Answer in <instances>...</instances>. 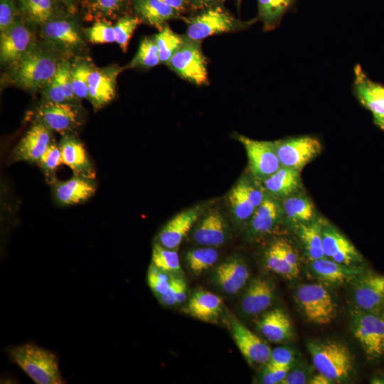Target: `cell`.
I'll return each instance as SVG.
<instances>
[{"instance_id": "25", "label": "cell", "mask_w": 384, "mask_h": 384, "mask_svg": "<svg viewBox=\"0 0 384 384\" xmlns=\"http://www.w3.org/2000/svg\"><path fill=\"white\" fill-rule=\"evenodd\" d=\"M199 215L198 208L185 210L172 218L159 232L157 243L176 250L196 223Z\"/></svg>"}, {"instance_id": "40", "label": "cell", "mask_w": 384, "mask_h": 384, "mask_svg": "<svg viewBox=\"0 0 384 384\" xmlns=\"http://www.w3.org/2000/svg\"><path fill=\"white\" fill-rule=\"evenodd\" d=\"M161 63L159 48L154 37H146L141 41L138 50L128 68H153Z\"/></svg>"}, {"instance_id": "11", "label": "cell", "mask_w": 384, "mask_h": 384, "mask_svg": "<svg viewBox=\"0 0 384 384\" xmlns=\"http://www.w3.org/2000/svg\"><path fill=\"white\" fill-rule=\"evenodd\" d=\"M236 139L243 145L249 171L257 181H263L281 166L273 142L255 140L241 134H236Z\"/></svg>"}, {"instance_id": "35", "label": "cell", "mask_w": 384, "mask_h": 384, "mask_svg": "<svg viewBox=\"0 0 384 384\" xmlns=\"http://www.w3.org/2000/svg\"><path fill=\"white\" fill-rule=\"evenodd\" d=\"M228 201L235 223L238 226L246 227L256 208L239 181L231 189Z\"/></svg>"}, {"instance_id": "29", "label": "cell", "mask_w": 384, "mask_h": 384, "mask_svg": "<svg viewBox=\"0 0 384 384\" xmlns=\"http://www.w3.org/2000/svg\"><path fill=\"white\" fill-rule=\"evenodd\" d=\"M135 16L142 22L161 30L166 22L176 18L180 14L161 0H134L132 4Z\"/></svg>"}, {"instance_id": "38", "label": "cell", "mask_w": 384, "mask_h": 384, "mask_svg": "<svg viewBox=\"0 0 384 384\" xmlns=\"http://www.w3.org/2000/svg\"><path fill=\"white\" fill-rule=\"evenodd\" d=\"M154 38L159 48L160 61L166 65L186 40V37L174 32L167 23Z\"/></svg>"}, {"instance_id": "12", "label": "cell", "mask_w": 384, "mask_h": 384, "mask_svg": "<svg viewBox=\"0 0 384 384\" xmlns=\"http://www.w3.org/2000/svg\"><path fill=\"white\" fill-rule=\"evenodd\" d=\"M353 70V92L359 103L371 112L374 124L384 132V85L372 80L359 64Z\"/></svg>"}, {"instance_id": "49", "label": "cell", "mask_w": 384, "mask_h": 384, "mask_svg": "<svg viewBox=\"0 0 384 384\" xmlns=\"http://www.w3.org/2000/svg\"><path fill=\"white\" fill-rule=\"evenodd\" d=\"M55 77L62 86L68 101L72 103H78V99L73 92L71 82L70 63L68 60H62Z\"/></svg>"}, {"instance_id": "7", "label": "cell", "mask_w": 384, "mask_h": 384, "mask_svg": "<svg viewBox=\"0 0 384 384\" xmlns=\"http://www.w3.org/2000/svg\"><path fill=\"white\" fill-rule=\"evenodd\" d=\"M353 331L370 359L384 355V318L381 313L357 308L353 311Z\"/></svg>"}, {"instance_id": "14", "label": "cell", "mask_w": 384, "mask_h": 384, "mask_svg": "<svg viewBox=\"0 0 384 384\" xmlns=\"http://www.w3.org/2000/svg\"><path fill=\"white\" fill-rule=\"evenodd\" d=\"M232 337L242 355L251 365H265L272 349L260 336L236 319L230 321Z\"/></svg>"}, {"instance_id": "46", "label": "cell", "mask_w": 384, "mask_h": 384, "mask_svg": "<svg viewBox=\"0 0 384 384\" xmlns=\"http://www.w3.org/2000/svg\"><path fill=\"white\" fill-rule=\"evenodd\" d=\"M88 41L92 43H110L115 42L114 26L110 21H95L92 26L84 30Z\"/></svg>"}, {"instance_id": "24", "label": "cell", "mask_w": 384, "mask_h": 384, "mask_svg": "<svg viewBox=\"0 0 384 384\" xmlns=\"http://www.w3.org/2000/svg\"><path fill=\"white\" fill-rule=\"evenodd\" d=\"M228 235V225L223 215L213 210L198 223L193 232V239L201 245L215 247L223 245Z\"/></svg>"}, {"instance_id": "22", "label": "cell", "mask_w": 384, "mask_h": 384, "mask_svg": "<svg viewBox=\"0 0 384 384\" xmlns=\"http://www.w3.org/2000/svg\"><path fill=\"white\" fill-rule=\"evenodd\" d=\"M53 185L55 201L60 206H70L83 203L96 191L94 179L74 175L70 179L56 181Z\"/></svg>"}, {"instance_id": "6", "label": "cell", "mask_w": 384, "mask_h": 384, "mask_svg": "<svg viewBox=\"0 0 384 384\" xmlns=\"http://www.w3.org/2000/svg\"><path fill=\"white\" fill-rule=\"evenodd\" d=\"M296 298L305 317L311 323L319 325L330 324L336 316L334 301L319 284H304L297 289Z\"/></svg>"}, {"instance_id": "57", "label": "cell", "mask_w": 384, "mask_h": 384, "mask_svg": "<svg viewBox=\"0 0 384 384\" xmlns=\"http://www.w3.org/2000/svg\"><path fill=\"white\" fill-rule=\"evenodd\" d=\"M65 11L71 14H75L77 11L78 0H60Z\"/></svg>"}, {"instance_id": "23", "label": "cell", "mask_w": 384, "mask_h": 384, "mask_svg": "<svg viewBox=\"0 0 384 384\" xmlns=\"http://www.w3.org/2000/svg\"><path fill=\"white\" fill-rule=\"evenodd\" d=\"M274 284L268 279H252L242 294L240 307L247 315H256L268 309L274 299Z\"/></svg>"}, {"instance_id": "55", "label": "cell", "mask_w": 384, "mask_h": 384, "mask_svg": "<svg viewBox=\"0 0 384 384\" xmlns=\"http://www.w3.org/2000/svg\"><path fill=\"white\" fill-rule=\"evenodd\" d=\"M166 4L178 11L180 14L189 9L188 0H161Z\"/></svg>"}, {"instance_id": "53", "label": "cell", "mask_w": 384, "mask_h": 384, "mask_svg": "<svg viewBox=\"0 0 384 384\" xmlns=\"http://www.w3.org/2000/svg\"><path fill=\"white\" fill-rule=\"evenodd\" d=\"M308 382L306 373L301 369H297L289 371L280 384H305Z\"/></svg>"}, {"instance_id": "19", "label": "cell", "mask_w": 384, "mask_h": 384, "mask_svg": "<svg viewBox=\"0 0 384 384\" xmlns=\"http://www.w3.org/2000/svg\"><path fill=\"white\" fill-rule=\"evenodd\" d=\"M283 218L280 201L267 195L246 226V237L255 240L271 233Z\"/></svg>"}, {"instance_id": "51", "label": "cell", "mask_w": 384, "mask_h": 384, "mask_svg": "<svg viewBox=\"0 0 384 384\" xmlns=\"http://www.w3.org/2000/svg\"><path fill=\"white\" fill-rule=\"evenodd\" d=\"M290 369V367L277 366L266 363L262 372V383L264 384L281 383Z\"/></svg>"}, {"instance_id": "20", "label": "cell", "mask_w": 384, "mask_h": 384, "mask_svg": "<svg viewBox=\"0 0 384 384\" xmlns=\"http://www.w3.org/2000/svg\"><path fill=\"white\" fill-rule=\"evenodd\" d=\"M249 277L250 271L244 260L233 256L216 267L212 279L223 292L234 294L245 287Z\"/></svg>"}, {"instance_id": "27", "label": "cell", "mask_w": 384, "mask_h": 384, "mask_svg": "<svg viewBox=\"0 0 384 384\" xmlns=\"http://www.w3.org/2000/svg\"><path fill=\"white\" fill-rule=\"evenodd\" d=\"M311 268L319 279L332 284L356 281L366 272L362 267L341 264L326 257L311 261Z\"/></svg>"}, {"instance_id": "8", "label": "cell", "mask_w": 384, "mask_h": 384, "mask_svg": "<svg viewBox=\"0 0 384 384\" xmlns=\"http://www.w3.org/2000/svg\"><path fill=\"white\" fill-rule=\"evenodd\" d=\"M281 166L299 171L322 151V144L316 137L299 136L273 141Z\"/></svg>"}, {"instance_id": "1", "label": "cell", "mask_w": 384, "mask_h": 384, "mask_svg": "<svg viewBox=\"0 0 384 384\" xmlns=\"http://www.w3.org/2000/svg\"><path fill=\"white\" fill-rule=\"evenodd\" d=\"M55 51L34 41L18 61L11 66V80L30 92L41 90L54 78L62 61Z\"/></svg>"}, {"instance_id": "59", "label": "cell", "mask_w": 384, "mask_h": 384, "mask_svg": "<svg viewBox=\"0 0 384 384\" xmlns=\"http://www.w3.org/2000/svg\"><path fill=\"white\" fill-rule=\"evenodd\" d=\"M381 314H382L383 317L384 318V306H383V309L381 310Z\"/></svg>"}, {"instance_id": "28", "label": "cell", "mask_w": 384, "mask_h": 384, "mask_svg": "<svg viewBox=\"0 0 384 384\" xmlns=\"http://www.w3.org/2000/svg\"><path fill=\"white\" fill-rule=\"evenodd\" d=\"M21 17L28 23L42 26L64 13L60 0H17Z\"/></svg>"}, {"instance_id": "33", "label": "cell", "mask_w": 384, "mask_h": 384, "mask_svg": "<svg viewBox=\"0 0 384 384\" xmlns=\"http://www.w3.org/2000/svg\"><path fill=\"white\" fill-rule=\"evenodd\" d=\"M223 300L204 290L194 292L188 300L186 311L191 316L206 322L216 321L222 311Z\"/></svg>"}, {"instance_id": "26", "label": "cell", "mask_w": 384, "mask_h": 384, "mask_svg": "<svg viewBox=\"0 0 384 384\" xmlns=\"http://www.w3.org/2000/svg\"><path fill=\"white\" fill-rule=\"evenodd\" d=\"M300 174L301 172L296 169L281 166L261 183L268 195L281 200L302 191Z\"/></svg>"}, {"instance_id": "60", "label": "cell", "mask_w": 384, "mask_h": 384, "mask_svg": "<svg viewBox=\"0 0 384 384\" xmlns=\"http://www.w3.org/2000/svg\"><path fill=\"white\" fill-rule=\"evenodd\" d=\"M241 0H238V2L240 3Z\"/></svg>"}, {"instance_id": "32", "label": "cell", "mask_w": 384, "mask_h": 384, "mask_svg": "<svg viewBox=\"0 0 384 384\" xmlns=\"http://www.w3.org/2000/svg\"><path fill=\"white\" fill-rule=\"evenodd\" d=\"M134 0H83L85 21H98L119 18L133 4Z\"/></svg>"}, {"instance_id": "18", "label": "cell", "mask_w": 384, "mask_h": 384, "mask_svg": "<svg viewBox=\"0 0 384 384\" xmlns=\"http://www.w3.org/2000/svg\"><path fill=\"white\" fill-rule=\"evenodd\" d=\"M322 245L325 257L346 265H356L363 261L356 247L339 231L329 224H323Z\"/></svg>"}, {"instance_id": "37", "label": "cell", "mask_w": 384, "mask_h": 384, "mask_svg": "<svg viewBox=\"0 0 384 384\" xmlns=\"http://www.w3.org/2000/svg\"><path fill=\"white\" fill-rule=\"evenodd\" d=\"M218 259V252L214 247H207L188 250L185 254V261L189 270L196 276L214 265Z\"/></svg>"}, {"instance_id": "16", "label": "cell", "mask_w": 384, "mask_h": 384, "mask_svg": "<svg viewBox=\"0 0 384 384\" xmlns=\"http://www.w3.org/2000/svg\"><path fill=\"white\" fill-rule=\"evenodd\" d=\"M122 70L117 65L93 67L88 78L87 99L95 110L102 108L114 98L117 76Z\"/></svg>"}, {"instance_id": "44", "label": "cell", "mask_w": 384, "mask_h": 384, "mask_svg": "<svg viewBox=\"0 0 384 384\" xmlns=\"http://www.w3.org/2000/svg\"><path fill=\"white\" fill-rule=\"evenodd\" d=\"M142 21L136 16L125 15L117 18L113 25L115 42L119 46L123 52H126L130 38Z\"/></svg>"}, {"instance_id": "42", "label": "cell", "mask_w": 384, "mask_h": 384, "mask_svg": "<svg viewBox=\"0 0 384 384\" xmlns=\"http://www.w3.org/2000/svg\"><path fill=\"white\" fill-rule=\"evenodd\" d=\"M93 66L85 60L70 63V78L73 92L78 99L87 98L88 78Z\"/></svg>"}, {"instance_id": "43", "label": "cell", "mask_w": 384, "mask_h": 384, "mask_svg": "<svg viewBox=\"0 0 384 384\" xmlns=\"http://www.w3.org/2000/svg\"><path fill=\"white\" fill-rule=\"evenodd\" d=\"M43 173L47 181L53 184L57 180L55 173L58 167L63 164L59 144L53 142L45 151L37 164Z\"/></svg>"}, {"instance_id": "39", "label": "cell", "mask_w": 384, "mask_h": 384, "mask_svg": "<svg viewBox=\"0 0 384 384\" xmlns=\"http://www.w3.org/2000/svg\"><path fill=\"white\" fill-rule=\"evenodd\" d=\"M265 264L270 270L288 279L297 278L299 274V271L295 270L284 257L277 240L267 248Z\"/></svg>"}, {"instance_id": "4", "label": "cell", "mask_w": 384, "mask_h": 384, "mask_svg": "<svg viewBox=\"0 0 384 384\" xmlns=\"http://www.w3.org/2000/svg\"><path fill=\"white\" fill-rule=\"evenodd\" d=\"M187 23L186 38L200 41L210 36L226 33L250 24L242 23L220 4L201 11L198 15L185 18Z\"/></svg>"}, {"instance_id": "9", "label": "cell", "mask_w": 384, "mask_h": 384, "mask_svg": "<svg viewBox=\"0 0 384 384\" xmlns=\"http://www.w3.org/2000/svg\"><path fill=\"white\" fill-rule=\"evenodd\" d=\"M70 15L63 13L41 27V38L55 50L73 53L85 45L78 25Z\"/></svg>"}, {"instance_id": "5", "label": "cell", "mask_w": 384, "mask_h": 384, "mask_svg": "<svg viewBox=\"0 0 384 384\" xmlns=\"http://www.w3.org/2000/svg\"><path fill=\"white\" fill-rule=\"evenodd\" d=\"M34 123H41L62 135L73 134L83 124L82 108L78 103L42 102L33 112Z\"/></svg>"}, {"instance_id": "56", "label": "cell", "mask_w": 384, "mask_h": 384, "mask_svg": "<svg viewBox=\"0 0 384 384\" xmlns=\"http://www.w3.org/2000/svg\"><path fill=\"white\" fill-rule=\"evenodd\" d=\"M308 383L311 384H331L334 383L330 379H329L325 375L319 373L313 375L309 380Z\"/></svg>"}, {"instance_id": "41", "label": "cell", "mask_w": 384, "mask_h": 384, "mask_svg": "<svg viewBox=\"0 0 384 384\" xmlns=\"http://www.w3.org/2000/svg\"><path fill=\"white\" fill-rule=\"evenodd\" d=\"M151 263L171 274L182 272L176 250L166 248L157 242L152 248Z\"/></svg>"}, {"instance_id": "45", "label": "cell", "mask_w": 384, "mask_h": 384, "mask_svg": "<svg viewBox=\"0 0 384 384\" xmlns=\"http://www.w3.org/2000/svg\"><path fill=\"white\" fill-rule=\"evenodd\" d=\"M174 277L173 274L158 268L152 263L149 265L147 272L148 284L158 299L169 289Z\"/></svg>"}, {"instance_id": "48", "label": "cell", "mask_w": 384, "mask_h": 384, "mask_svg": "<svg viewBox=\"0 0 384 384\" xmlns=\"http://www.w3.org/2000/svg\"><path fill=\"white\" fill-rule=\"evenodd\" d=\"M21 17L14 0H0V33L11 28Z\"/></svg>"}, {"instance_id": "54", "label": "cell", "mask_w": 384, "mask_h": 384, "mask_svg": "<svg viewBox=\"0 0 384 384\" xmlns=\"http://www.w3.org/2000/svg\"><path fill=\"white\" fill-rule=\"evenodd\" d=\"M225 0H188L189 9L202 11L207 8L219 5Z\"/></svg>"}, {"instance_id": "52", "label": "cell", "mask_w": 384, "mask_h": 384, "mask_svg": "<svg viewBox=\"0 0 384 384\" xmlns=\"http://www.w3.org/2000/svg\"><path fill=\"white\" fill-rule=\"evenodd\" d=\"M294 361L293 351L288 348L281 346L272 350L270 360L267 363L291 368Z\"/></svg>"}, {"instance_id": "50", "label": "cell", "mask_w": 384, "mask_h": 384, "mask_svg": "<svg viewBox=\"0 0 384 384\" xmlns=\"http://www.w3.org/2000/svg\"><path fill=\"white\" fill-rule=\"evenodd\" d=\"M40 90L43 97V102H70L55 75Z\"/></svg>"}, {"instance_id": "21", "label": "cell", "mask_w": 384, "mask_h": 384, "mask_svg": "<svg viewBox=\"0 0 384 384\" xmlns=\"http://www.w3.org/2000/svg\"><path fill=\"white\" fill-rule=\"evenodd\" d=\"M63 164L67 165L74 175L95 179V168L83 144L73 134L62 135L58 143Z\"/></svg>"}, {"instance_id": "47", "label": "cell", "mask_w": 384, "mask_h": 384, "mask_svg": "<svg viewBox=\"0 0 384 384\" xmlns=\"http://www.w3.org/2000/svg\"><path fill=\"white\" fill-rule=\"evenodd\" d=\"M187 284L180 277H174L169 289L159 298L164 306H172L182 304L187 297Z\"/></svg>"}, {"instance_id": "3", "label": "cell", "mask_w": 384, "mask_h": 384, "mask_svg": "<svg viewBox=\"0 0 384 384\" xmlns=\"http://www.w3.org/2000/svg\"><path fill=\"white\" fill-rule=\"evenodd\" d=\"M307 348L318 373L334 383L348 380L353 372V358L344 343L336 340L312 341Z\"/></svg>"}, {"instance_id": "10", "label": "cell", "mask_w": 384, "mask_h": 384, "mask_svg": "<svg viewBox=\"0 0 384 384\" xmlns=\"http://www.w3.org/2000/svg\"><path fill=\"white\" fill-rule=\"evenodd\" d=\"M181 78L198 85L208 81L206 58L200 41L186 40L167 64Z\"/></svg>"}, {"instance_id": "31", "label": "cell", "mask_w": 384, "mask_h": 384, "mask_svg": "<svg viewBox=\"0 0 384 384\" xmlns=\"http://www.w3.org/2000/svg\"><path fill=\"white\" fill-rule=\"evenodd\" d=\"M280 201L283 218L298 225L317 219L316 208L309 196L300 191Z\"/></svg>"}, {"instance_id": "2", "label": "cell", "mask_w": 384, "mask_h": 384, "mask_svg": "<svg viewBox=\"0 0 384 384\" xmlns=\"http://www.w3.org/2000/svg\"><path fill=\"white\" fill-rule=\"evenodd\" d=\"M10 361L17 365L37 384H63V380L56 356L49 350L33 343L9 348Z\"/></svg>"}, {"instance_id": "58", "label": "cell", "mask_w": 384, "mask_h": 384, "mask_svg": "<svg viewBox=\"0 0 384 384\" xmlns=\"http://www.w3.org/2000/svg\"><path fill=\"white\" fill-rule=\"evenodd\" d=\"M371 383H384V375H378L371 380Z\"/></svg>"}, {"instance_id": "36", "label": "cell", "mask_w": 384, "mask_h": 384, "mask_svg": "<svg viewBox=\"0 0 384 384\" xmlns=\"http://www.w3.org/2000/svg\"><path fill=\"white\" fill-rule=\"evenodd\" d=\"M295 0H257V18L263 23L265 31H271L278 26L284 14Z\"/></svg>"}, {"instance_id": "15", "label": "cell", "mask_w": 384, "mask_h": 384, "mask_svg": "<svg viewBox=\"0 0 384 384\" xmlns=\"http://www.w3.org/2000/svg\"><path fill=\"white\" fill-rule=\"evenodd\" d=\"M353 299L358 309L381 313L384 306V274L363 273L355 281Z\"/></svg>"}, {"instance_id": "13", "label": "cell", "mask_w": 384, "mask_h": 384, "mask_svg": "<svg viewBox=\"0 0 384 384\" xmlns=\"http://www.w3.org/2000/svg\"><path fill=\"white\" fill-rule=\"evenodd\" d=\"M21 17L11 28L0 33V60L2 65L16 63L33 44L32 31Z\"/></svg>"}, {"instance_id": "34", "label": "cell", "mask_w": 384, "mask_h": 384, "mask_svg": "<svg viewBox=\"0 0 384 384\" xmlns=\"http://www.w3.org/2000/svg\"><path fill=\"white\" fill-rule=\"evenodd\" d=\"M324 220L314 221L297 225L298 236L310 261L325 257L322 245Z\"/></svg>"}, {"instance_id": "30", "label": "cell", "mask_w": 384, "mask_h": 384, "mask_svg": "<svg viewBox=\"0 0 384 384\" xmlns=\"http://www.w3.org/2000/svg\"><path fill=\"white\" fill-rule=\"evenodd\" d=\"M260 333L270 341L281 343L292 336V326L289 316L281 309L265 313L256 323Z\"/></svg>"}, {"instance_id": "17", "label": "cell", "mask_w": 384, "mask_h": 384, "mask_svg": "<svg viewBox=\"0 0 384 384\" xmlns=\"http://www.w3.org/2000/svg\"><path fill=\"white\" fill-rule=\"evenodd\" d=\"M53 132L41 123H33L13 151L14 161L38 164L53 141Z\"/></svg>"}]
</instances>
